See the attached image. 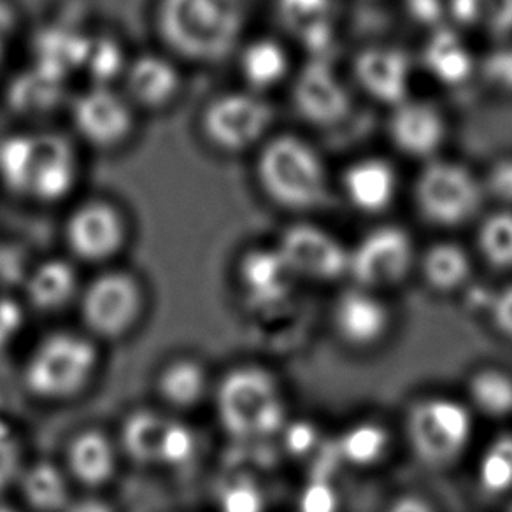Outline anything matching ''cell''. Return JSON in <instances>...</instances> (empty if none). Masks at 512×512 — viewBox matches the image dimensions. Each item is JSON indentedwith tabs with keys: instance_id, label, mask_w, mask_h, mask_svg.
Masks as SVG:
<instances>
[{
	"instance_id": "1",
	"label": "cell",
	"mask_w": 512,
	"mask_h": 512,
	"mask_svg": "<svg viewBox=\"0 0 512 512\" xmlns=\"http://www.w3.org/2000/svg\"><path fill=\"white\" fill-rule=\"evenodd\" d=\"M104 346L76 327L50 328L27 349L23 390L43 406H69L85 399L99 383Z\"/></svg>"
},
{
	"instance_id": "2",
	"label": "cell",
	"mask_w": 512,
	"mask_h": 512,
	"mask_svg": "<svg viewBox=\"0 0 512 512\" xmlns=\"http://www.w3.org/2000/svg\"><path fill=\"white\" fill-rule=\"evenodd\" d=\"M160 41L193 64H218L241 46L244 0H157Z\"/></svg>"
},
{
	"instance_id": "3",
	"label": "cell",
	"mask_w": 512,
	"mask_h": 512,
	"mask_svg": "<svg viewBox=\"0 0 512 512\" xmlns=\"http://www.w3.org/2000/svg\"><path fill=\"white\" fill-rule=\"evenodd\" d=\"M216 421L235 441H256L285 427L286 402L278 377L255 363H239L216 376Z\"/></svg>"
},
{
	"instance_id": "4",
	"label": "cell",
	"mask_w": 512,
	"mask_h": 512,
	"mask_svg": "<svg viewBox=\"0 0 512 512\" xmlns=\"http://www.w3.org/2000/svg\"><path fill=\"white\" fill-rule=\"evenodd\" d=\"M150 306V290L143 276L118 264L85 278L74 313L78 327L106 348L134 337L148 318Z\"/></svg>"
},
{
	"instance_id": "5",
	"label": "cell",
	"mask_w": 512,
	"mask_h": 512,
	"mask_svg": "<svg viewBox=\"0 0 512 512\" xmlns=\"http://www.w3.org/2000/svg\"><path fill=\"white\" fill-rule=\"evenodd\" d=\"M255 178L267 200L290 213H309L327 200L328 171L304 137L278 134L256 153Z\"/></svg>"
},
{
	"instance_id": "6",
	"label": "cell",
	"mask_w": 512,
	"mask_h": 512,
	"mask_svg": "<svg viewBox=\"0 0 512 512\" xmlns=\"http://www.w3.org/2000/svg\"><path fill=\"white\" fill-rule=\"evenodd\" d=\"M413 199L421 218L441 228L462 227L483 206V181L470 167L453 158H434L421 167Z\"/></svg>"
},
{
	"instance_id": "7",
	"label": "cell",
	"mask_w": 512,
	"mask_h": 512,
	"mask_svg": "<svg viewBox=\"0 0 512 512\" xmlns=\"http://www.w3.org/2000/svg\"><path fill=\"white\" fill-rule=\"evenodd\" d=\"M130 221L116 202L86 199L72 207L62 228L65 256L93 271L120 264L130 244Z\"/></svg>"
},
{
	"instance_id": "8",
	"label": "cell",
	"mask_w": 512,
	"mask_h": 512,
	"mask_svg": "<svg viewBox=\"0 0 512 512\" xmlns=\"http://www.w3.org/2000/svg\"><path fill=\"white\" fill-rule=\"evenodd\" d=\"M474 420L469 407L448 397L414 402L406 418L409 448L423 465L448 467L469 448Z\"/></svg>"
},
{
	"instance_id": "9",
	"label": "cell",
	"mask_w": 512,
	"mask_h": 512,
	"mask_svg": "<svg viewBox=\"0 0 512 512\" xmlns=\"http://www.w3.org/2000/svg\"><path fill=\"white\" fill-rule=\"evenodd\" d=\"M274 109L251 90L221 93L202 111L200 128L207 143L225 155H241L269 139Z\"/></svg>"
},
{
	"instance_id": "10",
	"label": "cell",
	"mask_w": 512,
	"mask_h": 512,
	"mask_svg": "<svg viewBox=\"0 0 512 512\" xmlns=\"http://www.w3.org/2000/svg\"><path fill=\"white\" fill-rule=\"evenodd\" d=\"M414 242L406 228L379 225L363 235L355 248L349 249V272L356 286L379 290L399 285L414 264Z\"/></svg>"
},
{
	"instance_id": "11",
	"label": "cell",
	"mask_w": 512,
	"mask_h": 512,
	"mask_svg": "<svg viewBox=\"0 0 512 512\" xmlns=\"http://www.w3.org/2000/svg\"><path fill=\"white\" fill-rule=\"evenodd\" d=\"M276 249L295 278L332 283L348 276L349 249L320 225L293 223L279 237Z\"/></svg>"
},
{
	"instance_id": "12",
	"label": "cell",
	"mask_w": 512,
	"mask_h": 512,
	"mask_svg": "<svg viewBox=\"0 0 512 512\" xmlns=\"http://www.w3.org/2000/svg\"><path fill=\"white\" fill-rule=\"evenodd\" d=\"M292 102L302 120L320 128L339 125L353 107L348 85L332 57L307 58L293 78Z\"/></svg>"
},
{
	"instance_id": "13",
	"label": "cell",
	"mask_w": 512,
	"mask_h": 512,
	"mask_svg": "<svg viewBox=\"0 0 512 512\" xmlns=\"http://www.w3.org/2000/svg\"><path fill=\"white\" fill-rule=\"evenodd\" d=\"M58 462L76 490L99 495L118 479L125 463L114 432L97 425L72 432Z\"/></svg>"
},
{
	"instance_id": "14",
	"label": "cell",
	"mask_w": 512,
	"mask_h": 512,
	"mask_svg": "<svg viewBox=\"0 0 512 512\" xmlns=\"http://www.w3.org/2000/svg\"><path fill=\"white\" fill-rule=\"evenodd\" d=\"M216 376L206 360L193 353H176L160 362L153 376L155 404L179 418L211 404Z\"/></svg>"
},
{
	"instance_id": "15",
	"label": "cell",
	"mask_w": 512,
	"mask_h": 512,
	"mask_svg": "<svg viewBox=\"0 0 512 512\" xmlns=\"http://www.w3.org/2000/svg\"><path fill=\"white\" fill-rule=\"evenodd\" d=\"M134 109L125 93L99 85L74 102L72 123L86 143L100 150H113L127 143L134 134Z\"/></svg>"
},
{
	"instance_id": "16",
	"label": "cell",
	"mask_w": 512,
	"mask_h": 512,
	"mask_svg": "<svg viewBox=\"0 0 512 512\" xmlns=\"http://www.w3.org/2000/svg\"><path fill=\"white\" fill-rule=\"evenodd\" d=\"M351 69L358 88L381 106L393 109L413 97V60L399 46H365L356 53Z\"/></svg>"
},
{
	"instance_id": "17",
	"label": "cell",
	"mask_w": 512,
	"mask_h": 512,
	"mask_svg": "<svg viewBox=\"0 0 512 512\" xmlns=\"http://www.w3.org/2000/svg\"><path fill=\"white\" fill-rule=\"evenodd\" d=\"M448 136V118L434 102L411 97L393 107L388 120V137L393 148L404 157L427 164L439 158Z\"/></svg>"
},
{
	"instance_id": "18",
	"label": "cell",
	"mask_w": 512,
	"mask_h": 512,
	"mask_svg": "<svg viewBox=\"0 0 512 512\" xmlns=\"http://www.w3.org/2000/svg\"><path fill=\"white\" fill-rule=\"evenodd\" d=\"M76 183V158L67 144L55 137H32L18 193L55 204Z\"/></svg>"
},
{
	"instance_id": "19",
	"label": "cell",
	"mask_w": 512,
	"mask_h": 512,
	"mask_svg": "<svg viewBox=\"0 0 512 512\" xmlns=\"http://www.w3.org/2000/svg\"><path fill=\"white\" fill-rule=\"evenodd\" d=\"M83 283L81 267L69 256H50L39 260L27 274L23 297L37 314L58 316L76 309Z\"/></svg>"
},
{
	"instance_id": "20",
	"label": "cell",
	"mask_w": 512,
	"mask_h": 512,
	"mask_svg": "<svg viewBox=\"0 0 512 512\" xmlns=\"http://www.w3.org/2000/svg\"><path fill=\"white\" fill-rule=\"evenodd\" d=\"M342 192L358 213L383 214L399 193V172L381 157L358 158L342 171Z\"/></svg>"
},
{
	"instance_id": "21",
	"label": "cell",
	"mask_w": 512,
	"mask_h": 512,
	"mask_svg": "<svg viewBox=\"0 0 512 512\" xmlns=\"http://www.w3.org/2000/svg\"><path fill=\"white\" fill-rule=\"evenodd\" d=\"M334 327L342 341L353 348H370L390 330V313L374 292L355 286L335 300Z\"/></svg>"
},
{
	"instance_id": "22",
	"label": "cell",
	"mask_w": 512,
	"mask_h": 512,
	"mask_svg": "<svg viewBox=\"0 0 512 512\" xmlns=\"http://www.w3.org/2000/svg\"><path fill=\"white\" fill-rule=\"evenodd\" d=\"M125 95L132 106L162 111L178 100L183 78L178 65L157 53H146L125 67Z\"/></svg>"
},
{
	"instance_id": "23",
	"label": "cell",
	"mask_w": 512,
	"mask_h": 512,
	"mask_svg": "<svg viewBox=\"0 0 512 512\" xmlns=\"http://www.w3.org/2000/svg\"><path fill=\"white\" fill-rule=\"evenodd\" d=\"M172 414L165 413L157 404L139 406L123 414L114 430L123 462L143 469H160L165 435Z\"/></svg>"
},
{
	"instance_id": "24",
	"label": "cell",
	"mask_w": 512,
	"mask_h": 512,
	"mask_svg": "<svg viewBox=\"0 0 512 512\" xmlns=\"http://www.w3.org/2000/svg\"><path fill=\"white\" fill-rule=\"evenodd\" d=\"M276 15L309 57H330L337 34V0H276Z\"/></svg>"
},
{
	"instance_id": "25",
	"label": "cell",
	"mask_w": 512,
	"mask_h": 512,
	"mask_svg": "<svg viewBox=\"0 0 512 512\" xmlns=\"http://www.w3.org/2000/svg\"><path fill=\"white\" fill-rule=\"evenodd\" d=\"M242 290L258 307H278L292 297L295 276L274 248H256L239 265Z\"/></svg>"
},
{
	"instance_id": "26",
	"label": "cell",
	"mask_w": 512,
	"mask_h": 512,
	"mask_svg": "<svg viewBox=\"0 0 512 512\" xmlns=\"http://www.w3.org/2000/svg\"><path fill=\"white\" fill-rule=\"evenodd\" d=\"M423 67L439 85L458 88L477 76V60L460 30L442 25L430 32L421 50Z\"/></svg>"
},
{
	"instance_id": "27",
	"label": "cell",
	"mask_w": 512,
	"mask_h": 512,
	"mask_svg": "<svg viewBox=\"0 0 512 512\" xmlns=\"http://www.w3.org/2000/svg\"><path fill=\"white\" fill-rule=\"evenodd\" d=\"M15 488L18 504L27 512H64L76 497V488L58 460L41 458L23 465Z\"/></svg>"
},
{
	"instance_id": "28",
	"label": "cell",
	"mask_w": 512,
	"mask_h": 512,
	"mask_svg": "<svg viewBox=\"0 0 512 512\" xmlns=\"http://www.w3.org/2000/svg\"><path fill=\"white\" fill-rule=\"evenodd\" d=\"M239 71L248 90L262 95L290 78L292 60L278 39L258 37L239 50Z\"/></svg>"
},
{
	"instance_id": "29",
	"label": "cell",
	"mask_w": 512,
	"mask_h": 512,
	"mask_svg": "<svg viewBox=\"0 0 512 512\" xmlns=\"http://www.w3.org/2000/svg\"><path fill=\"white\" fill-rule=\"evenodd\" d=\"M470 271L469 253L456 242H435L421 256V274L435 292L451 293L462 288Z\"/></svg>"
},
{
	"instance_id": "30",
	"label": "cell",
	"mask_w": 512,
	"mask_h": 512,
	"mask_svg": "<svg viewBox=\"0 0 512 512\" xmlns=\"http://www.w3.org/2000/svg\"><path fill=\"white\" fill-rule=\"evenodd\" d=\"M339 456L353 467L367 469L383 462L390 449L388 430L372 421H362L349 427L337 441Z\"/></svg>"
},
{
	"instance_id": "31",
	"label": "cell",
	"mask_w": 512,
	"mask_h": 512,
	"mask_svg": "<svg viewBox=\"0 0 512 512\" xmlns=\"http://www.w3.org/2000/svg\"><path fill=\"white\" fill-rule=\"evenodd\" d=\"M472 406L488 418H507L512 414V377L500 369H481L467 384Z\"/></svg>"
},
{
	"instance_id": "32",
	"label": "cell",
	"mask_w": 512,
	"mask_h": 512,
	"mask_svg": "<svg viewBox=\"0 0 512 512\" xmlns=\"http://www.w3.org/2000/svg\"><path fill=\"white\" fill-rule=\"evenodd\" d=\"M477 249L493 269H512V209L500 207L484 216L477 228Z\"/></svg>"
},
{
	"instance_id": "33",
	"label": "cell",
	"mask_w": 512,
	"mask_h": 512,
	"mask_svg": "<svg viewBox=\"0 0 512 512\" xmlns=\"http://www.w3.org/2000/svg\"><path fill=\"white\" fill-rule=\"evenodd\" d=\"M477 486L488 497L512 491V434H500L484 448L477 463Z\"/></svg>"
},
{
	"instance_id": "34",
	"label": "cell",
	"mask_w": 512,
	"mask_h": 512,
	"mask_svg": "<svg viewBox=\"0 0 512 512\" xmlns=\"http://www.w3.org/2000/svg\"><path fill=\"white\" fill-rule=\"evenodd\" d=\"M199 439L186 418L172 416L167 435H165L164 449L160 458V469L178 470L192 463L197 456Z\"/></svg>"
},
{
	"instance_id": "35",
	"label": "cell",
	"mask_w": 512,
	"mask_h": 512,
	"mask_svg": "<svg viewBox=\"0 0 512 512\" xmlns=\"http://www.w3.org/2000/svg\"><path fill=\"white\" fill-rule=\"evenodd\" d=\"M477 76L493 92L512 95V46L500 44L479 58Z\"/></svg>"
},
{
	"instance_id": "36",
	"label": "cell",
	"mask_w": 512,
	"mask_h": 512,
	"mask_svg": "<svg viewBox=\"0 0 512 512\" xmlns=\"http://www.w3.org/2000/svg\"><path fill=\"white\" fill-rule=\"evenodd\" d=\"M472 29L505 39L512 34V0H474Z\"/></svg>"
},
{
	"instance_id": "37",
	"label": "cell",
	"mask_w": 512,
	"mask_h": 512,
	"mask_svg": "<svg viewBox=\"0 0 512 512\" xmlns=\"http://www.w3.org/2000/svg\"><path fill=\"white\" fill-rule=\"evenodd\" d=\"M484 195L505 209H512V155L495 158L483 178Z\"/></svg>"
},
{
	"instance_id": "38",
	"label": "cell",
	"mask_w": 512,
	"mask_h": 512,
	"mask_svg": "<svg viewBox=\"0 0 512 512\" xmlns=\"http://www.w3.org/2000/svg\"><path fill=\"white\" fill-rule=\"evenodd\" d=\"M221 512H265V497L255 483L235 481L221 498Z\"/></svg>"
},
{
	"instance_id": "39",
	"label": "cell",
	"mask_w": 512,
	"mask_h": 512,
	"mask_svg": "<svg viewBox=\"0 0 512 512\" xmlns=\"http://www.w3.org/2000/svg\"><path fill=\"white\" fill-rule=\"evenodd\" d=\"M339 497L334 486L323 477L307 484L299 500V512H337Z\"/></svg>"
},
{
	"instance_id": "40",
	"label": "cell",
	"mask_w": 512,
	"mask_h": 512,
	"mask_svg": "<svg viewBox=\"0 0 512 512\" xmlns=\"http://www.w3.org/2000/svg\"><path fill=\"white\" fill-rule=\"evenodd\" d=\"M406 9L414 22L432 27H442L448 18V0H406Z\"/></svg>"
},
{
	"instance_id": "41",
	"label": "cell",
	"mask_w": 512,
	"mask_h": 512,
	"mask_svg": "<svg viewBox=\"0 0 512 512\" xmlns=\"http://www.w3.org/2000/svg\"><path fill=\"white\" fill-rule=\"evenodd\" d=\"M490 316L498 332L512 339V285L495 293L490 302Z\"/></svg>"
},
{
	"instance_id": "42",
	"label": "cell",
	"mask_w": 512,
	"mask_h": 512,
	"mask_svg": "<svg viewBox=\"0 0 512 512\" xmlns=\"http://www.w3.org/2000/svg\"><path fill=\"white\" fill-rule=\"evenodd\" d=\"M64 512H120V509L99 493H81L76 495Z\"/></svg>"
},
{
	"instance_id": "43",
	"label": "cell",
	"mask_w": 512,
	"mask_h": 512,
	"mask_svg": "<svg viewBox=\"0 0 512 512\" xmlns=\"http://www.w3.org/2000/svg\"><path fill=\"white\" fill-rule=\"evenodd\" d=\"M386 512H434V507L423 497L404 495V497L393 500Z\"/></svg>"
},
{
	"instance_id": "44",
	"label": "cell",
	"mask_w": 512,
	"mask_h": 512,
	"mask_svg": "<svg viewBox=\"0 0 512 512\" xmlns=\"http://www.w3.org/2000/svg\"><path fill=\"white\" fill-rule=\"evenodd\" d=\"M288 439H290L292 451L302 453V451L311 448V444L314 442V428L307 427L306 423L304 425H295L290 430V437Z\"/></svg>"
},
{
	"instance_id": "45",
	"label": "cell",
	"mask_w": 512,
	"mask_h": 512,
	"mask_svg": "<svg viewBox=\"0 0 512 512\" xmlns=\"http://www.w3.org/2000/svg\"><path fill=\"white\" fill-rule=\"evenodd\" d=\"M0 512H27L18 502H8L0 500Z\"/></svg>"
},
{
	"instance_id": "46",
	"label": "cell",
	"mask_w": 512,
	"mask_h": 512,
	"mask_svg": "<svg viewBox=\"0 0 512 512\" xmlns=\"http://www.w3.org/2000/svg\"><path fill=\"white\" fill-rule=\"evenodd\" d=\"M507 512H512V504H511V507H509V511Z\"/></svg>"
}]
</instances>
